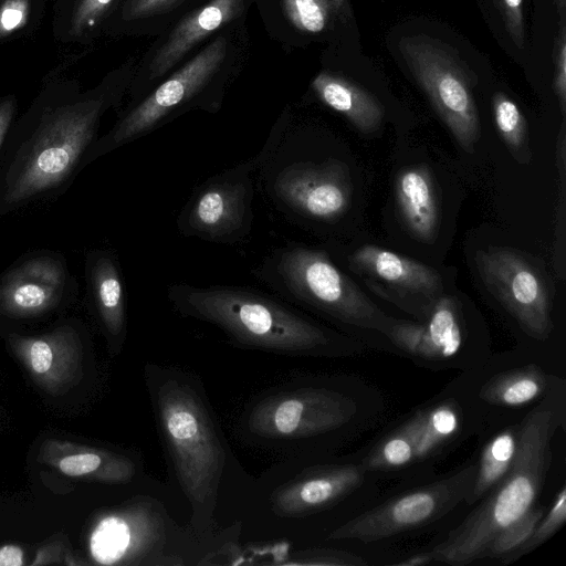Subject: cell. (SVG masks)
Returning <instances> with one entry per match:
<instances>
[{
  "instance_id": "cell-11",
  "label": "cell",
  "mask_w": 566,
  "mask_h": 566,
  "mask_svg": "<svg viewBox=\"0 0 566 566\" xmlns=\"http://www.w3.org/2000/svg\"><path fill=\"white\" fill-rule=\"evenodd\" d=\"M400 51L413 76L460 147L472 154L481 135L479 113L460 65L433 41L406 38Z\"/></svg>"
},
{
  "instance_id": "cell-5",
  "label": "cell",
  "mask_w": 566,
  "mask_h": 566,
  "mask_svg": "<svg viewBox=\"0 0 566 566\" xmlns=\"http://www.w3.org/2000/svg\"><path fill=\"white\" fill-rule=\"evenodd\" d=\"M128 64L95 90L60 105L43 118L11 170L6 200L20 202L59 185L93 140L102 115L123 96Z\"/></svg>"
},
{
  "instance_id": "cell-36",
  "label": "cell",
  "mask_w": 566,
  "mask_h": 566,
  "mask_svg": "<svg viewBox=\"0 0 566 566\" xmlns=\"http://www.w3.org/2000/svg\"><path fill=\"white\" fill-rule=\"evenodd\" d=\"M557 53L555 63V93L559 99L562 113L565 114L566 104V41L565 28L562 27L557 40Z\"/></svg>"
},
{
  "instance_id": "cell-3",
  "label": "cell",
  "mask_w": 566,
  "mask_h": 566,
  "mask_svg": "<svg viewBox=\"0 0 566 566\" xmlns=\"http://www.w3.org/2000/svg\"><path fill=\"white\" fill-rule=\"evenodd\" d=\"M557 405L546 397L520 424L515 460L509 473L430 553L434 562L467 565L479 558L493 537L530 510L552 462V440L560 424Z\"/></svg>"
},
{
  "instance_id": "cell-13",
  "label": "cell",
  "mask_w": 566,
  "mask_h": 566,
  "mask_svg": "<svg viewBox=\"0 0 566 566\" xmlns=\"http://www.w3.org/2000/svg\"><path fill=\"white\" fill-rule=\"evenodd\" d=\"M164 518L153 505L135 504L109 513L94 526L90 552L98 564H153L164 536Z\"/></svg>"
},
{
  "instance_id": "cell-29",
  "label": "cell",
  "mask_w": 566,
  "mask_h": 566,
  "mask_svg": "<svg viewBox=\"0 0 566 566\" xmlns=\"http://www.w3.org/2000/svg\"><path fill=\"white\" fill-rule=\"evenodd\" d=\"M544 513L543 506H532L518 518L507 524L489 543L482 558H502L504 563H507L510 557L530 538Z\"/></svg>"
},
{
  "instance_id": "cell-20",
  "label": "cell",
  "mask_w": 566,
  "mask_h": 566,
  "mask_svg": "<svg viewBox=\"0 0 566 566\" xmlns=\"http://www.w3.org/2000/svg\"><path fill=\"white\" fill-rule=\"evenodd\" d=\"M356 273L377 279L394 289L432 298L440 291L437 271L417 260L376 245H363L348 256Z\"/></svg>"
},
{
  "instance_id": "cell-2",
  "label": "cell",
  "mask_w": 566,
  "mask_h": 566,
  "mask_svg": "<svg viewBox=\"0 0 566 566\" xmlns=\"http://www.w3.org/2000/svg\"><path fill=\"white\" fill-rule=\"evenodd\" d=\"M166 295L177 314L217 326L241 348L308 356L324 354L333 343L321 325L286 303L251 289L172 283Z\"/></svg>"
},
{
  "instance_id": "cell-17",
  "label": "cell",
  "mask_w": 566,
  "mask_h": 566,
  "mask_svg": "<svg viewBox=\"0 0 566 566\" xmlns=\"http://www.w3.org/2000/svg\"><path fill=\"white\" fill-rule=\"evenodd\" d=\"M382 333L401 350L428 360H447L463 344L459 307L452 297H440L424 323L389 319Z\"/></svg>"
},
{
  "instance_id": "cell-26",
  "label": "cell",
  "mask_w": 566,
  "mask_h": 566,
  "mask_svg": "<svg viewBox=\"0 0 566 566\" xmlns=\"http://www.w3.org/2000/svg\"><path fill=\"white\" fill-rule=\"evenodd\" d=\"M520 424L496 433L483 447L476 464L472 488L464 502L469 505L482 500L509 473L518 448Z\"/></svg>"
},
{
  "instance_id": "cell-30",
  "label": "cell",
  "mask_w": 566,
  "mask_h": 566,
  "mask_svg": "<svg viewBox=\"0 0 566 566\" xmlns=\"http://www.w3.org/2000/svg\"><path fill=\"white\" fill-rule=\"evenodd\" d=\"M280 6L289 24L307 35L323 33L337 15L315 0H280Z\"/></svg>"
},
{
  "instance_id": "cell-7",
  "label": "cell",
  "mask_w": 566,
  "mask_h": 566,
  "mask_svg": "<svg viewBox=\"0 0 566 566\" xmlns=\"http://www.w3.org/2000/svg\"><path fill=\"white\" fill-rule=\"evenodd\" d=\"M253 273L283 300L344 324L382 333L389 322L324 250L290 243L268 253Z\"/></svg>"
},
{
  "instance_id": "cell-33",
  "label": "cell",
  "mask_w": 566,
  "mask_h": 566,
  "mask_svg": "<svg viewBox=\"0 0 566 566\" xmlns=\"http://www.w3.org/2000/svg\"><path fill=\"white\" fill-rule=\"evenodd\" d=\"M185 0H123L117 10L119 22L132 24L146 22L154 17L166 14Z\"/></svg>"
},
{
  "instance_id": "cell-6",
  "label": "cell",
  "mask_w": 566,
  "mask_h": 566,
  "mask_svg": "<svg viewBox=\"0 0 566 566\" xmlns=\"http://www.w3.org/2000/svg\"><path fill=\"white\" fill-rule=\"evenodd\" d=\"M234 53L229 33L218 34L188 62L135 102L92 147L90 160L139 139L185 112H217L221 105L226 65ZM87 155V156H88Z\"/></svg>"
},
{
  "instance_id": "cell-37",
  "label": "cell",
  "mask_w": 566,
  "mask_h": 566,
  "mask_svg": "<svg viewBox=\"0 0 566 566\" xmlns=\"http://www.w3.org/2000/svg\"><path fill=\"white\" fill-rule=\"evenodd\" d=\"M14 106L13 98L0 101V148L12 120Z\"/></svg>"
},
{
  "instance_id": "cell-38",
  "label": "cell",
  "mask_w": 566,
  "mask_h": 566,
  "mask_svg": "<svg viewBox=\"0 0 566 566\" xmlns=\"http://www.w3.org/2000/svg\"><path fill=\"white\" fill-rule=\"evenodd\" d=\"M23 552L19 546L6 545L0 548V566H22Z\"/></svg>"
},
{
  "instance_id": "cell-34",
  "label": "cell",
  "mask_w": 566,
  "mask_h": 566,
  "mask_svg": "<svg viewBox=\"0 0 566 566\" xmlns=\"http://www.w3.org/2000/svg\"><path fill=\"white\" fill-rule=\"evenodd\" d=\"M30 0H4L0 7V39L22 29L29 19Z\"/></svg>"
},
{
  "instance_id": "cell-27",
  "label": "cell",
  "mask_w": 566,
  "mask_h": 566,
  "mask_svg": "<svg viewBox=\"0 0 566 566\" xmlns=\"http://www.w3.org/2000/svg\"><path fill=\"white\" fill-rule=\"evenodd\" d=\"M495 127L512 156L520 164H528L531 150L525 117L518 106L503 93L492 99Z\"/></svg>"
},
{
  "instance_id": "cell-19",
  "label": "cell",
  "mask_w": 566,
  "mask_h": 566,
  "mask_svg": "<svg viewBox=\"0 0 566 566\" xmlns=\"http://www.w3.org/2000/svg\"><path fill=\"white\" fill-rule=\"evenodd\" d=\"M39 461L71 478L109 484L128 483L137 473L136 462L127 455L59 440L42 443Z\"/></svg>"
},
{
  "instance_id": "cell-9",
  "label": "cell",
  "mask_w": 566,
  "mask_h": 566,
  "mask_svg": "<svg viewBox=\"0 0 566 566\" xmlns=\"http://www.w3.org/2000/svg\"><path fill=\"white\" fill-rule=\"evenodd\" d=\"M258 165L255 154L198 185L177 216L178 231L207 242H244L253 228Z\"/></svg>"
},
{
  "instance_id": "cell-25",
  "label": "cell",
  "mask_w": 566,
  "mask_h": 566,
  "mask_svg": "<svg viewBox=\"0 0 566 566\" xmlns=\"http://www.w3.org/2000/svg\"><path fill=\"white\" fill-rule=\"evenodd\" d=\"M416 449V461L432 457L453 440L461 430L460 408L453 401H443L420 409L407 421Z\"/></svg>"
},
{
  "instance_id": "cell-4",
  "label": "cell",
  "mask_w": 566,
  "mask_h": 566,
  "mask_svg": "<svg viewBox=\"0 0 566 566\" xmlns=\"http://www.w3.org/2000/svg\"><path fill=\"white\" fill-rule=\"evenodd\" d=\"M256 155L258 189L290 222L331 226L348 212L354 191L348 165L335 156H313L289 114Z\"/></svg>"
},
{
  "instance_id": "cell-31",
  "label": "cell",
  "mask_w": 566,
  "mask_h": 566,
  "mask_svg": "<svg viewBox=\"0 0 566 566\" xmlns=\"http://www.w3.org/2000/svg\"><path fill=\"white\" fill-rule=\"evenodd\" d=\"M566 520V486L557 491L549 510L543 514L530 538L510 557L511 563L528 554L548 541L564 525Z\"/></svg>"
},
{
  "instance_id": "cell-15",
  "label": "cell",
  "mask_w": 566,
  "mask_h": 566,
  "mask_svg": "<svg viewBox=\"0 0 566 566\" xmlns=\"http://www.w3.org/2000/svg\"><path fill=\"white\" fill-rule=\"evenodd\" d=\"M365 472L363 464L307 468L271 490L270 513L279 520H295L321 512L356 490Z\"/></svg>"
},
{
  "instance_id": "cell-21",
  "label": "cell",
  "mask_w": 566,
  "mask_h": 566,
  "mask_svg": "<svg viewBox=\"0 0 566 566\" xmlns=\"http://www.w3.org/2000/svg\"><path fill=\"white\" fill-rule=\"evenodd\" d=\"M395 196L408 231L418 240L433 241L439 227V207L430 170L423 165L400 170L395 181Z\"/></svg>"
},
{
  "instance_id": "cell-10",
  "label": "cell",
  "mask_w": 566,
  "mask_h": 566,
  "mask_svg": "<svg viewBox=\"0 0 566 566\" xmlns=\"http://www.w3.org/2000/svg\"><path fill=\"white\" fill-rule=\"evenodd\" d=\"M475 470L476 464H468L443 479L392 497L342 524L327 538L369 543L434 522L465 500Z\"/></svg>"
},
{
  "instance_id": "cell-32",
  "label": "cell",
  "mask_w": 566,
  "mask_h": 566,
  "mask_svg": "<svg viewBox=\"0 0 566 566\" xmlns=\"http://www.w3.org/2000/svg\"><path fill=\"white\" fill-rule=\"evenodd\" d=\"M117 1L75 0L70 19V38L80 40L88 36L111 13Z\"/></svg>"
},
{
  "instance_id": "cell-18",
  "label": "cell",
  "mask_w": 566,
  "mask_h": 566,
  "mask_svg": "<svg viewBox=\"0 0 566 566\" xmlns=\"http://www.w3.org/2000/svg\"><path fill=\"white\" fill-rule=\"evenodd\" d=\"M64 282L57 261L43 256L24 262L0 285V310L18 317L41 314L59 301Z\"/></svg>"
},
{
  "instance_id": "cell-41",
  "label": "cell",
  "mask_w": 566,
  "mask_h": 566,
  "mask_svg": "<svg viewBox=\"0 0 566 566\" xmlns=\"http://www.w3.org/2000/svg\"><path fill=\"white\" fill-rule=\"evenodd\" d=\"M559 10L563 11L565 8V0H557Z\"/></svg>"
},
{
  "instance_id": "cell-28",
  "label": "cell",
  "mask_w": 566,
  "mask_h": 566,
  "mask_svg": "<svg viewBox=\"0 0 566 566\" xmlns=\"http://www.w3.org/2000/svg\"><path fill=\"white\" fill-rule=\"evenodd\" d=\"M415 462L417 461L413 439L403 422L376 446L363 465L366 470H392Z\"/></svg>"
},
{
  "instance_id": "cell-14",
  "label": "cell",
  "mask_w": 566,
  "mask_h": 566,
  "mask_svg": "<svg viewBox=\"0 0 566 566\" xmlns=\"http://www.w3.org/2000/svg\"><path fill=\"white\" fill-rule=\"evenodd\" d=\"M252 0H208L188 12L149 54L145 75L133 90L134 103L167 75L206 38L241 18Z\"/></svg>"
},
{
  "instance_id": "cell-12",
  "label": "cell",
  "mask_w": 566,
  "mask_h": 566,
  "mask_svg": "<svg viewBox=\"0 0 566 566\" xmlns=\"http://www.w3.org/2000/svg\"><path fill=\"white\" fill-rule=\"evenodd\" d=\"M486 289L531 337L544 340L553 331L552 296L544 273L522 252L489 247L475 254Z\"/></svg>"
},
{
  "instance_id": "cell-22",
  "label": "cell",
  "mask_w": 566,
  "mask_h": 566,
  "mask_svg": "<svg viewBox=\"0 0 566 566\" xmlns=\"http://www.w3.org/2000/svg\"><path fill=\"white\" fill-rule=\"evenodd\" d=\"M312 88L323 104L344 115L361 133H373L382 124L385 109L380 102L347 78L321 72Z\"/></svg>"
},
{
  "instance_id": "cell-39",
  "label": "cell",
  "mask_w": 566,
  "mask_h": 566,
  "mask_svg": "<svg viewBox=\"0 0 566 566\" xmlns=\"http://www.w3.org/2000/svg\"><path fill=\"white\" fill-rule=\"evenodd\" d=\"M433 557L430 553V551L417 553L415 555H411L407 557L403 560H400L396 563L395 565L398 566H418V565H427L430 563H433Z\"/></svg>"
},
{
  "instance_id": "cell-35",
  "label": "cell",
  "mask_w": 566,
  "mask_h": 566,
  "mask_svg": "<svg viewBox=\"0 0 566 566\" xmlns=\"http://www.w3.org/2000/svg\"><path fill=\"white\" fill-rule=\"evenodd\" d=\"M523 0H500V7L505 19L507 30L520 48L523 45Z\"/></svg>"
},
{
  "instance_id": "cell-40",
  "label": "cell",
  "mask_w": 566,
  "mask_h": 566,
  "mask_svg": "<svg viewBox=\"0 0 566 566\" xmlns=\"http://www.w3.org/2000/svg\"><path fill=\"white\" fill-rule=\"evenodd\" d=\"M315 1L326 6L336 14H338V12L340 11V9L343 8L344 2H345V0H315Z\"/></svg>"
},
{
  "instance_id": "cell-1",
  "label": "cell",
  "mask_w": 566,
  "mask_h": 566,
  "mask_svg": "<svg viewBox=\"0 0 566 566\" xmlns=\"http://www.w3.org/2000/svg\"><path fill=\"white\" fill-rule=\"evenodd\" d=\"M145 381L167 460L191 509V530L208 535L230 454L222 432L196 376L146 364Z\"/></svg>"
},
{
  "instance_id": "cell-8",
  "label": "cell",
  "mask_w": 566,
  "mask_h": 566,
  "mask_svg": "<svg viewBox=\"0 0 566 566\" xmlns=\"http://www.w3.org/2000/svg\"><path fill=\"white\" fill-rule=\"evenodd\" d=\"M355 412L354 400L337 390L291 382L254 398L239 431L258 448L292 454L304 442L348 423Z\"/></svg>"
},
{
  "instance_id": "cell-16",
  "label": "cell",
  "mask_w": 566,
  "mask_h": 566,
  "mask_svg": "<svg viewBox=\"0 0 566 566\" xmlns=\"http://www.w3.org/2000/svg\"><path fill=\"white\" fill-rule=\"evenodd\" d=\"M10 346L32 380L51 395L65 394L83 376L82 343L70 327L41 336H13Z\"/></svg>"
},
{
  "instance_id": "cell-24",
  "label": "cell",
  "mask_w": 566,
  "mask_h": 566,
  "mask_svg": "<svg viewBox=\"0 0 566 566\" xmlns=\"http://www.w3.org/2000/svg\"><path fill=\"white\" fill-rule=\"evenodd\" d=\"M551 376L530 364L491 378L481 389V398L490 405L521 408L545 396Z\"/></svg>"
},
{
  "instance_id": "cell-23",
  "label": "cell",
  "mask_w": 566,
  "mask_h": 566,
  "mask_svg": "<svg viewBox=\"0 0 566 566\" xmlns=\"http://www.w3.org/2000/svg\"><path fill=\"white\" fill-rule=\"evenodd\" d=\"M91 286L97 315L113 346H120L126 337V300L123 276L116 259L101 252L92 260Z\"/></svg>"
}]
</instances>
